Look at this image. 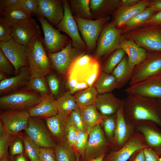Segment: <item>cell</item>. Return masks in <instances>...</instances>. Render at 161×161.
<instances>
[{
	"label": "cell",
	"instance_id": "484cf974",
	"mask_svg": "<svg viewBox=\"0 0 161 161\" xmlns=\"http://www.w3.org/2000/svg\"><path fill=\"white\" fill-rule=\"evenodd\" d=\"M150 0H141L130 7L122 6L117 11L113 23L117 27H123L137 14L148 7Z\"/></svg>",
	"mask_w": 161,
	"mask_h": 161
},
{
	"label": "cell",
	"instance_id": "9a60e30c",
	"mask_svg": "<svg viewBox=\"0 0 161 161\" xmlns=\"http://www.w3.org/2000/svg\"><path fill=\"white\" fill-rule=\"evenodd\" d=\"M124 92L128 95L134 94L148 98H161V75L152 77L129 85Z\"/></svg>",
	"mask_w": 161,
	"mask_h": 161
},
{
	"label": "cell",
	"instance_id": "74e56055",
	"mask_svg": "<svg viewBox=\"0 0 161 161\" xmlns=\"http://www.w3.org/2000/svg\"><path fill=\"white\" fill-rule=\"evenodd\" d=\"M72 8L77 14V16L89 19L91 16L90 8V0H73L68 1Z\"/></svg>",
	"mask_w": 161,
	"mask_h": 161
},
{
	"label": "cell",
	"instance_id": "44dd1931",
	"mask_svg": "<svg viewBox=\"0 0 161 161\" xmlns=\"http://www.w3.org/2000/svg\"><path fill=\"white\" fill-rule=\"evenodd\" d=\"M38 0V7L36 16L40 15L45 18L52 26H57L64 16L63 1Z\"/></svg>",
	"mask_w": 161,
	"mask_h": 161
},
{
	"label": "cell",
	"instance_id": "83f0119b",
	"mask_svg": "<svg viewBox=\"0 0 161 161\" xmlns=\"http://www.w3.org/2000/svg\"><path fill=\"white\" fill-rule=\"evenodd\" d=\"M68 116H64L58 113L55 115L45 119V123L48 129L58 143L66 140Z\"/></svg>",
	"mask_w": 161,
	"mask_h": 161
},
{
	"label": "cell",
	"instance_id": "ac0fdd59",
	"mask_svg": "<svg viewBox=\"0 0 161 161\" xmlns=\"http://www.w3.org/2000/svg\"><path fill=\"white\" fill-rule=\"evenodd\" d=\"M116 115V126L111 150L113 151L118 150L123 147L131 138L135 131L134 127L126 121L123 106L118 110Z\"/></svg>",
	"mask_w": 161,
	"mask_h": 161
},
{
	"label": "cell",
	"instance_id": "5b68a950",
	"mask_svg": "<svg viewBox=\"0 0 161 161\" xmlns=\"http://www.w3.org/2000/svg\"><path fill=\"white\" fill-rule=\"evenodd\" d=\"M45 99L34 93L21 90L1 96L0 107L5 111L26 110Z\"/></svg>",
	"mask_w": 161,
	"mask_h": 161
},
{
	"label": "cell",
	"instance_id": "9f6ffc18",
	"mask_svg": "<svg viewBox=\"0 0 161 161\" xmlns=\"http://www.w3.org/2000/svg\"><path fill=\"white\" fill-rule=\"evenodd\" d=\"M20 1V0H0V12L10 6Z\"/></svg>",
	"mask_w": 161,
	"mask_h": 161
},
{
	"label": "cell",
	"instance_id": "d590c367",
	"mask_svg": "<svg viewBox=\"0 0 161 161\" xmlns=\"http://www.w3.org/2000/svg\"><path fill=\"white\" fill-rule=\"evenodd\" d=\"M27 87L28 89L37 91L41 96L44 98H47L51 95L47 81L44 76H30Z\"/></svg>",
	"mask_w": 161,
	"mask_h": 161
},
{
	"label": "cell",
	"instance_id": "d4e9b609",
	"mask_svg": "<svg viewBox=\"0 0 161 161\" xmlns=\"http://www.w3.org/2000/svg\"><path fill=\"white\" fill-rule=\"evenodd\" d=\"M20 2L10 6L0 12V17L10 27L32 18L30 13Z\"/></svg>",
	"mask_w": 161,
	"mask_h": 161
},
{
	"label": "cell",
	"instance_id": "003e7915",
	"mask_svg": "<svg viewBox=\"0 0 161 161\" xmlns=\"http://www.w3.org/2000/svg\"><path fill=\"white\" fill-rule=\"evenodd\" d=\"M159 161H161V157L159 158Z\"/></svg>",
	"mask_w": 161,
	"mask_h": 161
},
{
	"label": "cell",
	"instance_id": "bcb514c9",
	"mask_svg": "<svg viewBox=\"0 0 161 161\" xmlns=\"http://www.w3.org/2000/svg\"><path fill=\"white\" fill-rule=\"evenodd\" d=\"M118 2V0H91L90 6L92 11L97 12L106 7L114 5Z\"/></svg>",
	"mask_w": 161,
	"mask_h": 161
},
{
	"label": "cell",
	"instance_id": "816d5d0a",
	"mask_svg": "<svg viewBox=\"0 0 161 161\" xmlns=\"http://www.w3.org/2000/svg\"><path fill=\"white\" fill-rule=\"evenodd\" d=\"M21 139V138H20ZM22 140L17 139L12 143L10 148V153L12 156L23 154L24 147Z\"/></svg>",
	"mask_w": 161,
	"mask_h": 161
},
{
	"label": "cell",
	"instance_id": "277c9868",
	"mask_svg": "<svg viewBox=\"0 0 161 161\" xmlns=\"http://www.w3.org/2000/svg\"><path fill=\"white\" fill-rule=\"evenodd\" d=\"M123 32L124 37L146 50L161 52V26H145Z\"/></svg>",
	"mask_w": 161,
	"mask_h": 161
},
{
	"label": "cell",
	"instance_id": "6125c7cd",
	"mask_svg": "<svg viewBox=\"0 0 161 161\" xmlns=\"http://www.w3.org/2000/svg\"><path fill=\"white\" fill-rule=\"evenodd\" d=\"M157 106L158 109L161 117V98L157 100Z\"/></svg>",
	"mask_w": 161,
	"mask_h": 161
},
{
	"label": "cell",
	"instance_id": "91938a15",
	"mask_svg": "<svg viewBox=\"0 0 161 161\" xmlns=\"http://www.w3.org/2000/svg\"><path fill=\"white\" fill-rule=\"evenodd\" d=\"M15 161H27V160L25 156L22 154L18 156Z\"/></svg>",
	"mask_w": 161,
	"mask_h": 161
},
{
	"label": "cell",
	"instance_id": "db71d44e",
	"mask_svg": "<svg viewBox=\"0 0 161 161\" xmlns=\"http://www.w3.org/2000/svg\"><path fill=\"white\" fill-rule=\"evenodd\" d=\"M145 161H159V157L157 154L149 147L144 148Z\"/></svg>",
	"mask_w": 161,
	"mask_h": 161
},
{
	"label": "cell",
	"instance_id": "d6a6232c",
	"mask_svg": "<svg viewBox=\"0 0 161 161\" xmlns=\"http://www.w3.org/2000/svg\"><path fill=\"white\" fill-rule=\"evenodd\" d=\"M98 95L96 89L92 86L78 92L74 97L79 107H82L94 104Z\"/></svg>",
	"mask_w": 161,
	"mask_h": 161
},
{
	"label": "cell",
	"instance_id": "f6af8a7d",
	"mask_svg": "<svg viewBox=\"0 0 161 161\" xmlns=\"http://www.w3.org/2000/svg\"><path fill=\"white\" fill-rule=\"evenodd\" d=\"M0 72L11 75L15 72L14 66L0 49Z\"/></svg>",
	"mask_w": 161,
	"mask_h": 161
},
{
	"label": "cell",
	"instance_id": "7dc6e473",
	"mask_svg": "<svg viewBox=\"0 0 161 161\" xmlns=\"http://www.w3.org/2000/svg\"><path fill=\"white\" fill-rule=\"evenodd\" d=\"M12 39L11 27L3 18H0V41L6 42Z\"/></svg>",
	"mask_w": 161,
	"mask_h": 161
},
{
	"label": "cell",
	"instance_id": "60d3db41",
	"mask_svg": "<svg viewBox=\"0 0 161 161\" xmlns=\"http://www.w3.org/2000/svg\"><path fill=\"white\" fill-rule=\"evenodd\" d=\"M16 136H11L5 132L2 123H0V159L7 156V150L11 141Z\"/></svg>",
	"mask_w": 161,
	"mask_h": 161
},
{
	"label": "cell",
	"instance_id": "ee69618b",
	"mask_svg": "<svg viewBox=\"0 0 161 161\" xmlns=\"http://www.w3.org/2000/svg\"><path fill=\"white\" fill-rule=\"evenodd\" d=\"M69 116L72 122L79 130L88 132L89 128L86 125L83 119L79 108L72 111Z\"/></svg>",
	"mask_w": 161,
	"mask_h": 161
},
{
	"label": "cell",
	"instance_id": "2e32d148",
	"mask_svg": "<svg viewBox=\"0 0 161 161\" xmlns=\"http://www.w3.org/2000/svg\"><path fill=\"white\" fill-rule=\"evenodd\" d=\"M63 4L64 16L56 27L71 38L74 47L80 49L86 48V44L80 36L77 24L71 12L68 1L63 0Z\"/></svg>",
	"mask_w": 161,
	"mask_h": 161
},
{
	"label": "cell",
	"instance_id": "be15d7a7",
	"mask_svg": "<svg viewBox=\"0 0 161 161\" xmlns=\"http://www.w3.org/2000/svg\"><path fill=\"white\" fill-rule=\"evenodd\" d=\"M5 74L1 72H0V81H2L5 79H6L7 78H6L5 76Z\"/></svg>",
	"mask_w": 161,
	"mask_h": 161
},
{
	"label": "cell",
	"instance_id": "6f0895ef",
	"mask_svg": "<svg viewBox=\"0 0 161 161\" xmlns=\"http://www.w3.org/2000/svg\"><path fill=\"white\" fill-rule=\"evenodd\" d=\"M148 7H151L156 12L161 11V0H150Z\"/></svg>",
	"mask_w": 161,
	"mask_h": 161
},
{
	"label": "cell",
	"instance_id": "ba28073f",
	"mask_svg": "<svg viewBox=\"0 0 161 161\" xmlns=\"http://www.w3.org/2000/svg\"><path fill=\"white\" fill-rule=\"evenodd\" d=\"M121 33V30L116 27L113 22L106 26L98 38L96 58L107 55L120 48Z\"/></svg>",
	"mask_w": 161,
	"mask_h": 161
},
{
	"label": "cell",
	"instance_id": "94428289",
	"mask_svg": "<svg viewBox=\"0 0 161 161\" xmlns=\"http://www.w3.org/2000/svg\"><path fill=\"white\" fill-rule=\"evenodd\" d=\"M105 156L104 155H101L95 158L91 159L88 161H103Z\"/></svg>",
	"mask_w": 161,
	"mask_h": 161
},
{
	"label": "cell",
	"instance_id": "680465c9",
	"mask_svg": "<svg viewBox=\"0 0 161 161\" xmlns=\"http://www.w3.org/2000/svg\"><path fill=\"white\" fill-rule=\"evenodd\" d=\"M141 0H122L120 1L122 6L130 7L137 4Z\"/></svg>",
	"mask_w": 161,
	"mask_h": 161
},
{
	"label": "cell",
	"instance_id": "7bdbcfd3",
	"mask_svg": "<svg viewBox=\"0 0 161 161\" xmlns=\"http://www.w3.org/2000/svg\"><path fill=\"white\" fill-rule=\"evenodd\" d=\"M79 130L71 120L69 115L67 117L66 140L73 148L78 137Z\"/></svg>",
	"mask_w": 161,
	"mask_h": 161
},
{
	"label": "cell",
	"instance_id": "f5cc1de1",
	"mask_svg": "<svg viewBox=\"0 0 161 161\" xmlns=\"http://www.w3.org/2000/svg\"><path fill=\"white\" fill-rule=\"evenodd\" d=\"M150 25L161 26V11L156 13L140 27Z\"/></svg>",
	"mask_w": 161,
	"mask_h": 161
},
{
	"label": "cell",
	"instance_id": "ab89813d",
	"mask_svg": "<svg viewBox=\"0 0 161 161\" xmlns=\"http://www.w3.org/2000/svg\"><path fill=\"white\" fill-rule=\"evenodd\" d=\"M126 53L121 48L116 50L107 60L103 69V72L111 74L122 60Z\"/></svg>",
	"mask_w": 161,
	"mask_h": 161
},
{
	"label": "cell",
	"instance_id": "7c38bea8",
	"mask_svg": "<svg viewBox=\"0 0 161 161\" xmlns=\"http://www.w3.org/2000/svg\"><path fill=\"white\" fill-rule=\"evenodd\" d=\"M30 117L27 109L5 111L0 114L1 122L8 134L16 136L27 127Z\"/></svg>",
	"mask_w": 161,
	"mask_h": 161
},
{
	"label": "cell",
	"instance_id": "7402d4cb",
	"mask_svg": "<svg viewBox=\"0 0 161 161\" xmlns=\"http://www.w3.org/2000/svg\"><path fill=\"white\" fill-rule=\"evenodd\" d=\"M120 48L127 54L129 64L133 68L143 63L147 57V52L145 49L123 36L121 38Z\"/></svg>",
	"mask_w": 161,
	"mask_h": 161
},
{
	"label": "cell",
	"instance_id": "8992f818",
	"mask_svg": "<svg viewBox=\"0 0 161 161\" xmlns=\"http://www.w3.org/2000/svg\"><path fill=\"white\" fill-rule=\"evenodd\" d=\"M88 133V141L82 161H88L101 155L105 156L111 151V144L107 139L101 124L89 128Z\"/></svg>",
	"mask_w": 161,
	"mask_h": 161
},
{
	"label": "cell",
	"instance_id": "e0dca14e",
	"mask_svg": "<svg viewBox=\"0 0 161 161\" xmlns=\"http://www.w3.org/2000/svg\"><path fill=\"white\" fill-rule=\"evenodd\" d=\"M0 49L13 64L16 74L22 67L28 66L25 46L12 39L6 42L0 41Z\"/></svg>",
	"mask_w": 161,
	"mask_h": 161
},
{
	"label": "cell",
	"instance_id": "cb8c5ba5",
	"mask_svg": "<svg viewBox=\"0 0 161 161\" xmlns=\"http://www.w3.org/2000/svg\"><path fill=\"white\" fill-rule=\"evenodd\" d=\"M30 77L28 66L20 69L17 75L0 81V93L3 94L13 91L27 86Z\"/></svg>",
	"mask_w": 161,
	"mask_h": 161
},
{
	"label": "cell",
	"instance_id": "f907efd6",
	"mask_svg": "<svg viewBox=\"0 0 161 161\" xmlns=\"http://www.w3.org/2000/svg\"><path fill=\"white\" fill-rule=\"evenodd\" d=\"M31 16H36L38 9V0H20V2Z\"/></svg>",
	"mask_w": 161,
	"mask_h": 161
},
{
	"label": "cell",
	"instance_id": "c3c4849f",
	"mask_svg": "<svg viewBox=\"0 0 161 161\" xmlns=\"http://www.w3.org/2000/svg\"><path fill=\"white\" fill-rule=\"evenodd\" d=\"M47 83L51 95L53 96H57L60 89V82L57 76L54 74H50L47 78Z\"/></svg>",
	"mask_w": 161,
	"mask_h": 161
},
{
	"label": "cell",
	"instance_id": "6da1fadb",
	"mask_svg": "<svg viewBox=\"0 0 161 161\" xmlns=\"http://www.w3.org/2000/svg\"><path fill=\"white\" fill-rule=\"evenodd\" d=\"M100 66L96 59L84 54L72 64L66 75V87L72 94L93 86L100 75Z\"/></svg>",
	"mask_w": 161,
	"mask_h": 161
},
{
	"label": "cell",
	"instance_id": "d6986e66",
	"mask_svg": "<svg viewBox=\"0 0 161 161\" xmlns=\"http://www.w3.org/2000/svg\"><path fill=\"white\" fill-rule=\"evenodd\" d=\"M135 129L143 135L148 147L161 157V131L157 125L151 121H142L135 125Z\"/></svg>",
	"mask_w": 161,
	"mask_h": 161
},
{
	"label": "cell",
	"instance_id": "03108f58",
	"mask_svg": "<svg viewBox=\"0 0 161 161\" xmlns=\"http://www.w3.org/2000/svg\"><path fill=\"white\" fill-rule=\"evenodd\" d=\"M76 161H80V155L77 153H76Z\"/></svg>",
	"mask_w": 161,
	"mask_h": 161
},
{
	"label": "cell",
	"instance_id": "f1b7e54d",
	"mask_svg": "<svg viewBox=\"0 0 161 161\" xmlns=\"http://www.w3.org/2000/svg\"><path fill=\"white\" fill-rule=\"evenodd\" d=\"M93 85L98 94L111 93L115 89L120 88L113 75L103 72L100 74Z\"/></svg>",
	"mask_w": 161,
	"mask_h": 161
},
{
	"label": "cell",
	"instance_id": "1f68e13d",
	"mask_svg": "<svg viewBox=\"0 0 161 161\" xmlns=\"http://www.w3.org/2000/svg\"><path fill=\"white\" fill-rule=\"evenodd\" d=\"M56 100L58 113L64 116L69 115L72 111L79 108L74 96L69 90Z\"/></svg>",
	"mask_w": 161,
	"mask_h": 161
},
{
	"label": "cell",
	"instance_id": "30bf717a",
	"mask_svg": "<svg viewBox=\"0 0 161 161\" xmlns=\"http://www.w3.org/2000/svg\"><path fill=\"white\" fill-rule=\"evenodd\" d=\"M36 16L42 28L44 35L43 44L48 54L56 53L65 47L68 43L67 37L61 34L45 18L39 15Z\"/></svg>",
	"mask_w": 161,
	"mask_h": 161
},
{
	"label": "cell",
	"instance_id": "e575fe53",
	"mask_svg": "<svg viewBox=\"0 0 161 161\" xmlns=\"http://www.w3.org/2000/svg\"><path fill=\"white\" fill-rule=\"evenodd\" d=\"M54 150L57 161H76V153L66 140L57 144Z\"/></svg>",
	"mask_w": 161,
	"mask_h": 161
},
{
	"label": "cell",
	"instance_id": "681fc988",
	"mask_svg": "<svg viewBox=\"0 0 161 161\" xmlns=\"http://www.w3.org/2000/svg\"><path fill=\"white\" fill-rule=\"evenodd\" d=\"M39 159L40 161H57L54 148H40Z\"/></svg>",
	"mask_w": 161,
	"mask_h": 161
},
{
	"label": "cell",
	"instance_id": "3957f363",
	"mask_svg": "<svg viewBox=\"0 0 161 161\" xmlns=\"http://www.w3.org/2000/svg\"><path fill=\"white\" fill-rule=\"evenodd\" d=\"M43 39L41 35L35 36L26 46L30 76H44L49 72L52 67L43 45Z\"/></svg>",
	"mask_w": 161,
	"mask_h": 161
},
{
	"label": "cell",
	"instance_id": "4dcf8cb0",
	"mask_svg": "<svg viewBox=\"0 0 161 161\" xmlns=\"http://www.w3.org/2000/svg\"><path fill=\"white\" fill-rule=\"evenodd\" d=\"M79 108L83 119L89 128L102 124L105 116L99 112L94 104Z\"/></svg>",
	"mask_w": 161,
	"mask_h": 161
},
{
	"label": "cell",
	"instance_id": "f35d334b",
	"mask_svg": "<svg viewBox=\"0 0 161 161\" xmlns=\"http://www.w3.org/2000/svg\"><path fill=\"white\" fill-rule=\"evenodd\" d=\"M101 124L105 135L112 146L116 126V114L105 116Z\"/></svg>",
	"mask_w": 161,
	"mask_h": 161
},
{
	"label": "cell",
	"instance_id": "b9f144b4",
	"mask_svg": "<svg viewBox=\"0 0 161 161\" xmlns=\"http://www.w3.org/2000/svg\"><path fill=\"white\" fill-rule=\"evenodd\" d=\"M88 137V132L79 130L78 138L72 148L75 152L80 155L81 161L84 157Z\"/></svg>",
	"mask_w": 161,
	"mask_h": 161
},
{
	"label": "cell",
	"instance_id": "7a4b0ae2",
	"mask_svg": "<svg viewBox=\"0 0 161 161\" xmlns=\"http://www.w3.org/2000/svg\"><path fill=\"white\" fill-rule=\"evenodd\" d=\"M123 101L124 114L128 124L135 127L140 122L150 121L161 127V117L155 99L131 94Z\"/></svg>",
	"mask_w": 161,
	"mask_h": 161
},
{
	"label": "cell",
	"instance_id": "e7e4bbea",
	"mask_svg": "<svg viewBox=\"0 0 161 161\" xmlns=\"http://www.w3.org/2000/svg\"><path fill=\"white\" fill-rule=\"evenodd\" d=\"M0 161H11L7 157V156L1 159Z\"/></svg>",
	"mask_w": 161,
	"mask_h": 161
},
{
	"label": "cell",
	"instance_id": "ffe728a7",
	"mask_svg": "<svg viewBox=\"0 0 161 161\" xmlns=\"http://www.w3.org/2000/svg\"><path fill=\"white\" fill-rule=\"evenodd\" d=\"M10 27L12 38L25 46L33 37L41 35L39 25L35 20L32 17Z\"/></svg>",
	"mask_w": 161,
	"mask_h": 161
},
{
	"label": "cell",
	"instance_id": "9c48e42d",
	"mask_svg": "<svg viewBox=\"0 0 161 161\" xmlns=\"http://www.w3.org/2000/svg\"><path fill=\"white\" fill-rule=\"evenodd\" d=\"M69 41L66 46L55 53L48 54L52 66L58 73L67 75L71 66L75 61L85 52L75 47Z\"/></svg>",
	"mask_w": 161,
	"mask_h": 161
},
{
	"label": "cell",
	"instance_id": "5bb4252c",
	"mask_svg": "<svg viewBox=\"0 0 161 161\" xmlns=\"http://www.w3.org/2000/svg\"><path fill=\"white\" fill-rule=\"evenodd\" d=\"M147 147L143 135L135 130L131 138L123 147L117 151H111L104 157L103 161H127L135 151Z\"/></svg>",
	"mask_w": 161,
	"mask_h": 161
},
{
	"label": "cell",
	"instance_id": "11a10c76",
	"mask_svg": "<svg viewBox=\"0 0 161 161\" xmlns=\"http://www.w3.org/2000/svg\"><path fill=\"white\" fill-rule=\"evenodd\" d=\"M128 161H145V156L144 148L135 151L131 155Z\"/></svg>",
	"mask_w": 161,
	"mask_h": 161
},
{
	"label": "cell",
	"instance_id": "4316f807",
	"mask_svg": "<svg viewBox=\"0 0 161 161\" xmlns=\"http://www.w3.org/2000/svg\"><path fill=\"white\" fill-rule=\"evenodd\" d=\"M27 110L30 117L45 119L55 115L58 113L56 100L51 95Z\"/></svg>",
	"mask_w": 161,
	"mask_h": 161
},
{
	"label": "cell",
	"instance_id": "603a6c76",
	"mask_svg": "<svg viewBox=\"0 0 161 161\" xmlns=\"http://www.w3.org/2000/svg\"><path fill=\"white\" fill-rule=\"evenodd\" d=\"M123 103V100L111 92L98 94L94 104L102 115L107 116L116 114Z\"/></svg>",
	"mask_w": 161,
	"mask_h": 161
},
{
	"label": "cell",
	"instance_id": "8fae6325",
	"mask_svg": "<svg viewBox=\"0 0 161 161\" xmlns=\"http://www.w3.org/2000/svg\"><path fill=\"white\" fill-rule=\"evenodd\" d=\"M41 118L30 117L28 126L25 130L26 135L40 148H54L57 144Z\"/></svg>",
	"mask_w": 161,
	"mask_h": 161
},
{
	"label": "cell",
	"instance_id": "52a82bcc",
	"mask_svg": "<svg viewBox=\"0 0 161 161\" xmlns=\"http://www.w3.org/2000/svg\"><path fill=\"white\" fill-rule=\"evenodd\" d=\"M161 75V52L148 51L145 60L134 69L129 85Z\"/></svg>",
	"mask_w": 161,
	"mask_h": 161
},
{
	"label": "cell",
	"instance_id": "836d02e7",
	"mask_svg": "<svg viewBox=\"0 0 161 161\" xmlns=\"http://www.w3.org/2000/svg\"><path fill=\"white\" fill-rule=\"evenodd\" d=\"M157 13L151 7H147L137 14L124 25L123 27H124L123 32L140 27Z\"/></svg>",
	"mask_w": 161,
	"mask_h": 161
},
{
	"label": "cell",
	"instance_id": "f546056e",
	"mask_svg": "<svg viewBox=\"0 0 161 161\" xmlns=\"http://www.w3.org/2000/svg\"><path fill=\"white\" fill-rule=\"evenodd\" d=\"M134 68L129 64L128 57L126 55L112 71V74L115 78L120 88L130 80Z\"/></svg>",
	"mask_w": 161,
	"mask_h": 161
},
{
	"label": "cell",
	"instance_id": "4fadbf2b",
	"mask_svg": "<svg viewBox=\"0 0 161 161\" xmlns=\"http://www.w3.org/2000/svg\"><path fill=\"white\" fill-rule=\"evenodd\" d=\"M74 18L86 47L89 50H93L96 47L97 40L103 25L107 20V18L92 20L77 16Z\"/></svg>",
	"mask_w": 161,
	"mask_h": 161
},
{
	"label": "cell",
	"instance_id": "8d00e7d4",
	"mask_svg": "<svg viewBox=\"0 0 161 161\" xmlns=\"http://www.w3.org/2000/svg\"><path fill=\"white\" fill-rule=\"evenodd\" d=\"M24 144L25 151L30 161H40L39 154L40 147L30 139L27 135H18Z\"/></svg>",
	"mask_w": 161,
	"mask_h": 161
}]
</instances>
